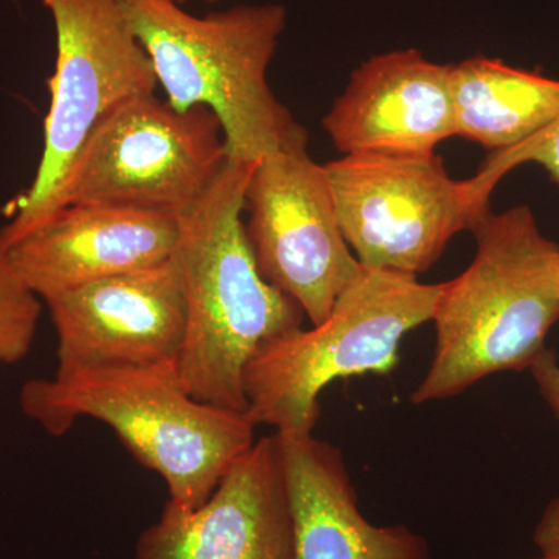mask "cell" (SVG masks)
Instances as JSON below:
<instances>
[{
    "instance_id": "cell-1",
    "label": "cell",
    "mask_w": 559,
    "mask_h": 559,
    "mask_svg": "<svg viewBox=\"0 0 559 559\" xmlns=\"http://www.w3.org/2000/svg\"><path fill=\"white\" fill-rule=\"evenodd\" d=\"M257 162L229 159L179 218L175 259L186 301L178 373L194 399L246 414L245 371L264 344L304 326V310L259 272L242 210Z\"/></svg>"
},
{
    "instance_id": "cell-2",
    "label": "cell",
    "mask_w": 559,
    "mask_h": 559,
    "mask_svg": "<svg viewBox=\"0 0 559 559\" xmlns=\"http://www.w3.org/2000/svg\"><path fill=\"white\" fill-rule=\"evenodd\" d=\"M476 257L448 283L433 310L436 347L414 404L462 395L477 382L528 370L559 320V246L535 213L491 210L471 230Z\"/></svg>"
},
{
    "instance_id": "cell-3",
    "label": "cell",
    "mask_w": 559,
    "mask_h": 559,
    "mask_svg": "<svg viewBox=\"0 0 559 559\" xmlns=\"http://www.w3.org/2000/svg\"><path fill=\"white\" fill-rule=\"evenodd\" d=\"M22 412L53 437L81 418L108 426L132 457L164 479L173 506H202L255 443L246 414L202 403L176 364L92 367L25 382Z\"/></svg>"
},
{
    "instance_id": "cell-4",
    "label": "cell",
    "mask_w": 559,
    "mask_h": 559,
    "mask_svg": "<svg viewBox=\"0 0 559 559\" xmlns=\"http://www.w3.org/2000/svg\"><path fill=\"white\" fill-rule=\"evenodd\" d=\"M120 2L167 102L212 110L230 159L260 160L300 127L267 83L288 20L285 7L238 5L200 17L179 0Z\"/></svg>"
},
{
    "instance_id": "cell-5",
    "label": "cell",
    "mask_w": 559,
    "mask_h": 559,
    "mask_svg": "<svg viewBox=\"0 0 559 559\" xmlns=\"http://www.w3.org/2000/svg\"><path fill=\"white\" fill-rule=\"evenodd\" d=\"M440 293L441 283L362 270L323 322L275 337L250 359L242 381L246 417L278 436H310L322 390L342 378L395 370L401 342L430 322Z\"/></svg>"
},
{
    "instance_id": "cell-6",
    "label": "cell",
    "mask_w": 559,
    "mask_h": 559,
    "mask_svg": "<svg viewBox=\"0 0 559 559\" xmlns=\"http://www.w3.org/2000/svg\"><path fill=\"white\" fill-rule=\"evenodd\" d=\"M57 32L44 148L32 186L10 205V246L64 209L66 182L92 130L121 103L153 95V64L120 0H43Z\"/></svg>"
},
{
    "instance_id": "cell-7",
    "label": "cell",
    "mask_w": 559,
    "mask_h": 559,
    "mask_svg": "<svg viewBox=\"0 0 559 559\" xmlns=\"http://www.w3.org/2000/svg\"><path fill=\"white\" fill-rule=\"evenodd\" d=\"M218 117L156 95L121 103L92 130L66 182L68 205H110L180 216L229 160Z\"/></svg>"
},
{
    "instance_id": "cell-8",
    "label": "cell",
    "mask_w": 559,
    "mask_h": 559,
    "mask_svg": "<svg viewBox=\"0 0 559 559\" xmlns=\"http://www.w3.org/2000/svg\"><path fill=\"white\" fill-rule=\"evenodd\" d=\"M325 170L342 234L364 270L417 277L491 210L437 154L344 156Z\"/></svg>"
},
{
    "instance_id": "cell-9",
    "label": "cell",
    "mask_w": 559,
    "mask_h": 559,
    "mask_svg": "<svg viewBox=\"0 0 559 559\" xmlns=\"http://www.w3.org/2000/svg\"><path fill=\"white\" fill-rule=\"evenodd\" d=\"M245 210L261 277L296 301L311 325L323 322L364 267L345 241L325 165L308 153L301 124L257 160Z\"/></svg>"
},
{
    "instance_id": "cell-10",
    "label": "cell",
    "mask_w": 559,
    "mask_h": 559,
    "mask_svg": "<svg viewBox=\"0 0 559 559\" xmlns=\"http://www.w3.org/2000/svg\"><path fill=\"white\" fill-rule=\"evenodd\" d=\"M132 559H296L277 433L255 440L198 509L167 502Z\"/></svg>"
},
{
    "instance_id": "cell-11",
    "label": "cell",
    "mask_w": 559,
    "mask_h": 559,
    "mask_svg": "<svg viewBox=\"0 0 559 559\" xmlns=\"http://www.w3.org/2000/svg\"><path fill=\"white\" fill-rule=\"evenodd\" d=\"M57 331V373L178 362L186 301L175 259L44 301Z\"/></svg>"
},
{
    "instance_id": "cell-12",
    "label": "cell",
    "mask_w": 559,
    "mask_h": 559,
    "mask_svg": "<svg viewBox=\"0 0 559 559\" xmlns=\"http://www.w3.org/2000/svg\"><path fill=\"white\" fill-rule=\"evenodd\" d=\"M451 66L415 49L364 61L334 100L322 128L344 156H429L455 138Z\"/></svg>"
},
{
    "instance_id": "cell-13",
    "label": "cell",
    "mask_w": 559,
    "mask_h": 559,
    "mask_svg": "<svg viewBox=\"0 0 559 559\" xmlns=\"http://www.w3.org/2000/svg\"><path fill=\"white\" fill-rule=\"evenodd\" d=\"M179 218L110 205H68L5 246L11 264L40 300L156 266L175 255Z\"/></svg>"
},
{
    "instance_id": "cell-14",
    "label": "cell",
    "mask_w": 559,
    "mask_h": 559,
    "mask_svg": "<svg viewBox=\"0 0 559 559\" xmlns=\"http://www.w3.org/2000/svg\"><path fill=\"white\" fill-rule=\"evenodd\" d=\"M278 439L296 559H432L414 530L366 520L340 448L312 433Z\"/></svg>"
},
{
    "instance_id": "cell-15",
    "label": "cell",
    "mask_w": 559,
    "mask_h": 559,
    "mask_svg": "<svg viewBox=\"0 0 559 559\" xmlns=\"http://www.w3.org/2000/svg\"><path fill=\"white\" fill-rule=\"evenodd\" d=\"M455 138L489 151L520 145L559 119V80L474 57L451 66Z\"/></svg>"
},
{
    "instance_id": "cell-16",
    "label": "cell",
    "mask_w": 559,
    "mask_h": 559,
    "mask_svg": "<svg viewBox=\"0 0 559 559\" xmlns=\"http://www.w3.org/2000/svg\"><path fill=\"white\" fill-rule=\"evenodd\" d=\"M43 304L14 270L0 240V366L20 362L31 352Z\"/></svg>"
},
{
    "instance_id": "cell-17",
    "label": "cell",
    "mask_w": 559,
    "mask_h": 559,
    "mask_svg": "<svg viewBox=\"0 0 559 559\" xmlns=\"http://www.w3.org/2000/svg\"><path fill=\"white\" fill-rule=\"evenodd\" d=\"M525 164L543 167L559 187V119L513 148L489 153L477 175L468 179L476 200L489 207V197L500 180Z\"/></svg>"
},
{
    "instance_id": "cell-18",
    "label": "cell",
    "mask_w": 559,
    "mask_h": 559,
    "mask_svg": "<svg viewBox=\"0 0 559 559\" xmlns=\"http://www.w3.org/2000/svg\"><path fill=\"white\" fill-rule=\"evenodd\" d=\"M540 399L559 419V359L557 352L546 348L530 367Z\"/></svg>"
},
{
    "instance_id": "cell-19",
    "label": "cell",
    "mask_w": 559,
    "mask_h": 559,
    "mask_svg": "<svg viewBox=\"0 0 559 559\" xmlns=\"http://www.w3.org/2000/svg\"><path fill=\"white\" fill-rule=\"evenodd\" d=\"M533 543L543 557L559 559V496L551 499L540 514L533 532Z\"/></svg>"
},
{
    "instance_id": "cell-20",
    "label": "cell",
    "mask_w": 559,
    "mask_h": 559,
    "mask_svg": "<svg viewBox=\"0 0 559 559\" xmlns=\"http://www.w3.org/2000/svg\"><path fill=\"white\" fill-rule=\"evenodd\" d=\"M538 559H551V558H549V557H543V555H540V558H538Z\"/></svg>"
},
{
    "instance_id": "cell-21",
    "label": "cell",
    "mask_w": 559,
    "mask_h": 559,
    "mask_svg": "<svg viewBox=\"0 0 559 559\" xmlns=\"http://www.w3.org/2000/svg\"><path fill=\"white\" fill-rule=\"evenodd\" d=\"M205 2H216V0H205Z\"/></svg>"
},
{
    "instance_id": "cell-22",
    "label": "cell",
    "mask_w": 559,
    "mask_h": 559,
    "mask_svg": "<svg viewBox=\"0 0 559 559\" xmlns=\"http://www.w3.org/2000/svg\"><path fill=\"white\" fill-rule=\"evenodd\" d=\"M179 2H180V0H179Z\"/></svg>"
}]
</instances>
